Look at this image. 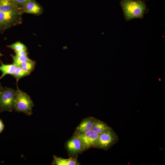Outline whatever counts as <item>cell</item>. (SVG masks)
I'll return each mask as SVG.
<instances>
[{
    "label": "cell",
    "instance_id": "cell-1",
    "mask_svg": "<svg viewBox=\"0 0 165 165\" xmlns=\"http://www.w3.org/2000/svg\"><path fill=\"white\" fill-rule=\"evenodd\" d=\"M120 4L126 21L135 18L141 19L149 11L144 1L121 0Z\"/></svg>",
    "mask_w": 165,
    "mask_h": 165
},
{
    "label": "cell",
    "instance_id": "cell-2",
    "mask_svg": "<svg viewBox=\"0 0 165 165\" xmlns=\"http://www.w3.org/2000/svg\"><path fill=\"white\" fill-rule=\"evenodd\" d=\"M15 111L22 112L28 116L32 114V108L34 104L30 96L20 90L16 84Z\"/></svg>",
    "mask_w": 165,
    "mask_h": 165
},
{
    "label": "cell",
    "instance_id": "cell-3",
    "mask_svg": "<svg viewBox=\"0 0 165 165\" xmlns=\"http://www.w3.org/2000/svg\"><path fill=\"white\" fill-rule=\"evenodd\" d=\"M16 90L5 87L0 92V112L15 109Z\"/></svg>",
    "mask_w": 165,
    "mask_h": 165
},
{
    "label": "cell",
    "instance_id": "cell-4",
    "mask_svg": "<svg viewBox=\"0 0 165 165\" xmlns=\"http://www.w3.org/2000/svg\"><path fill=\"white\" fill-rule=\"evenodd\" d=\"M118 137L112 129L99 134L97 140L93 148L107 150L117 141Z\"/></svg>",
    "mask_w": 165,
    "mask_h": 165
},
{
    "label": "cell",
    "instance_id": "cell-5",
    "mask_svg": "<svg viewBox=\"0 0 165 165\" xmlns=\"http://www.w3.org/2000/svg\"><path fill=\"white\" fill-rule=\"evenodd\" d=\"M21 13L16 9L7 12L0 11V28L13 26L21 21Z\"/></svg>",
    "mask_w": 165,
    "mask_h": 165
},
{
    "label": "cell",
    "instance_id": "cell-6",
    "mask_svg": "<svg viewBox=\"0 0 165 165\" xmlns=\"http://www.w3.org/2000/svg\"><path fill=\"white\" fill-rule=\"evenodd\" d=\"M99 134L92 130L84 134L76 135L80 140L85 151L93 147L98 138Z\"/></svg>",
    "mask_w": 165,
    "mask_h": 165
},
{
    "label": "cell",
    "instance_id": "cell-7",
    "mask_svg": "<svg viewBox=\"0 0 165 165\" xmlns=\"http://www.w3.org/2000/svg\"><path fill=\"white\" fill-rule=\"evenodd\" d=\"M66 147L70 154L75 155L84 151L80 140L74 135L67 142Z\"/></svg>",
    "mask_w": 165,
    "mask_h": 165
},
{
    "label": "cell",
    "instance_id": "cell-8",
    "mask_svg": "<svg viewBox=\"0 0 165 165\" xmlns=\"http://www.w3.org/2000/svg\"><path fill=\"white\" fill-rule=\"evenodd\" d=\"M95 119L89 117L83 119L76 128L74 135H80L92 130Z\"/></svg>",
    "mask_w": 165,
    "mask_h": 165
},
{
    "label": "cell",
    "instance_id": "cell-9",
    "mask_svg": "<svg viewBox=\"0 0 165 165\" xmlns=\"http://www.w3.org/2000/svg\"><path fill=\"white\" fill-rule=\"evenodd\" d=\"M53 160L51 163L55 165H78L79 163L76 158L71 157L64 159L53 155Z\"/></svg>",
    "mask_w": 165,
    "mask_h": 165
},
{
    "label": "cell",
    "instance_id": "cell-10",
    "mask_svg": "<svg viewBox=\"0 0 165 165\" xmlns=\"http://www.w3.org/2000/svg\"><path fill=\"white\" fill-rule=\"evenodd\" d=\"M23 5L24 11L26 13L38 14L42 12V8L36 2L31 1Z\"/></svg>",
    "mask_w": 165,
    "mask_h": 165
},
{
    "label": "cell",
    "instance_id": "cell-11",
    "mask_svg": "<svg viewBox=\"0 0 165 165\" xmlns=\"http://www.w3.org/2000/svg\"><path fill=\"white\" fill-rule=\"evenodd\" d=\"M111 129L110 127L104 122L95 119L92 130L98 134H100Z\"/></svg>",
    "mask_w": 165,
    "mask_h": 165
},
{
    "label": "cell",
    "instance_id": "cell-12",
    "mask_svg": "<svg viewBox=\"0 0 165 165\" xmlns=\"http://www.w3.org/2000/svg\"><path fill=\"white\" fill-rule=\"evenodd\" d=\"M0 66V70L2 72V74L0 77V79L7 74L13 75L14 73L16 66L13 64H4L1 61Z\"/></svg>",
    "mask_w": 165,
    "mask_h": 165
},
{
    "label": "cell",
    "instance_id": "cell-13",
    "mask_svg": "<svg viewBox=\"0 0 165 165\" xmlns=\"http://www.w3.org/2000/svg\"><path fill=\"white\" fill-rule=\"evenodd\" d=\"M36 62L31 59L20 64V66L25 71L30 74L34 69Z\"/></svg>",
    "mask_w": 165,
    "mask_h": 165
},
{
    "label": "cell",
    "instance_id": "cell-14",
    "mask_svg": "<svg viewBox=\"0 0 165 165\" xmlns=\"http://www.w3.org/2000/svg\"><path fill=\"white\" fill-rule=\"evenodd\" d=\"M16 9L10 0H0V11L7 12Z\"/></svg>",
    "mask_w": 165,
    "mask_h": 165
},
{
    "label": "cell",
    "instance_id": "cell-15",
    "mask_svg": "<svg viewBox=\"0 0 165 165\" xmlns=\"http://www.w3.org/2000/svg\"><path fill=\"white\" fill-rule=\"evenodd\" d=\"M30 74L24 71L20 66H16L12 75L15 78L17 82L20 78L28 75Z\"/></svg>",
    "mask_w": 165,
    "mask_h": 165
},
{
    "label": "cell",
    "instance_id": "cell-16",
    "mask_svg": "<svg viewBox=\"0 0 165 165\" xmlns=\"http://www.w3.org/2000/svg\"><path fill=\"white\" fill-rule=\"evenodd\" d=\"M11 56L13 59V64L16 66H20L22 63L30 59L28 56L14 55L12 54H11Z\"/></svg>",
    "mask_w": 165,
    "mask_h": 165
},
{
    "label": "cell",
    "instance_id": "cell-17",
    "mask_svg": "<svg viewBox=\"0 0 165 165\" xmlns=\"http://www.w3.org/2000/svg\"><path fill=\"white\" fill-rule=\"evenodd\" d=\"M7 46L16 51L27 50L26 46L21 42L18 41L10 45H7Z\"/></svg>",
    "mask_w": 165,
    "mask_h": 165
},
{
    "label": "cell",
    "instance_id": "cell-18",
    "mask_svg": "<svg viewBox=\"0 0 165 165\" xmlns=\"http://www.w3.org/2000/svg\"><path fill=\"white\" fill-rule=\"evenodd\" d=\"M15 52L16 55L18 56H28V52L26 50H21L20 51L15 50Z\"/></svg>",
    "mask_w": 165,
    "mask_h": 165
},
{
    "label": "cell",
    "instance_id": "cell-19",
    "mask_svg": "<svg viewBox=\"0 0 165 165\" xmlns=\"http://www.w3.org/2000/svg\"><path fill=\"white\" fill-rule=\"evenodd\" d=\"M31 1L32 0H14L16 3L22 5H24L27 2Z\"/></svg>",
    "mask_w": 165,
    "mask_h": 165
},
{
    "label": "cell",
    "instance_id": "cell-20",
    "mask_svg": "<svg viewBox=\"0 0 165 165\" xmlns=\"http://www.w3.org/2000/svg\"><path fill=\"white\" fill-rule=\"evenodd\" d=\"M4 125L2 120L0 119V134H1L4 128Z\"/></svg>",
    "mask_w": 165,
    "mask_h": 165
},
{
    "label": "cell",
    "instance_id": "cell-21",
    "mask_svg": "<svg viewBox=\"0 0 165 165\" xmlns=\"http://www.w3.org/2000/svg\"><path fill=\"white\" fill-rule=\"evenodd\" d=\"M3 88L2 86L1 83H0V92L3 90Z\"/></svg>",
    "mask_w": 165,
    "mask_h": 165
},
{
    "label": "cell",
    "instance_id": "cell-22",
    "mask_svg": "<svg viewBox=\"0 0 165 165\" xmlns=\"http://www.w3.org/2000/svg\"><path fill=\"white\" fill-rule=\"evenodd\" d=\"M2 56H3V55L1 54L0 52V57Z\"/></svg>",
    "mask_w": 165,
    "mask_h": 165
}]
</instances>
